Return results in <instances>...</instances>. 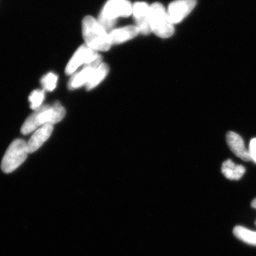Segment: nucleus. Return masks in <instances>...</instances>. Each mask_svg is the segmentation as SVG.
Returning a JSON list of instances; mask_svg holds the SVG:
<instances>
[{
    "instance_id": "obj_1",
    "label": "nucleus",
    "mask_w": 256,
    "mask_h": 256,
    "mask_svg": "<svg viewBox=\"0 0 256 256\" xmlns=\"http://www.w3.org/2000/svg\"><path fill=\"white\" fill-rule=\"evenodd\" d=\"M66 114L65 108L60 102H56L52 106H42L25 121L22 128V133L26 136L42 126L58 124L63 120Z\"/></svg>"
},
{
    "instance_id": "obj_2",
    "label": "nucleus",
    "mask_w": 256,
    "mask_h": 256,
    "mask_svg": "<svg viewBox=\"0 0 256 256\" xmlns=\"http://www.w3.org/2000/svg\"><path fill=\"white\" fill-rule=\"evenodd\" d=\"M82 36L86 45L96 52H108L112 44L110 34L92 16H86L82 24Z\"/></svg>"
},
{
    "instance_id": "obj_3",
    "label": "nucleus",
    "mask_w": 256,
    "mask_h": 256,
    "mask_svg": "<svg viewBox=\"0 0 256 256\" xmlns=\"http://www.w3.org/2000/svg\"><path fill=\"white\" fill-rule=\"evenodd\" d=\"M132 6L128 0H108L99 16V24L110 33L119 18H128L132 14Z\"/></svg>"
},
{
    "instance_id": "obj_4",
    "label": "nucleus",
    "mask_w": 256,
    "mask_h": 256,
    "mask_svg": "<svg viewBox=\"0 0 256 256\" xmlns=\"http://www.w3.org/2000/svg\"><path fill=\"white\" fill-rule=\"evenodd\" d=\"M150 23L152 32H154L160 38H168L174 34V24L168 12L160 3H154L150 6Z\"/></svg>"
},
{
    "instance_id": "obj_5",
    "label": "nucleus",
    "mask_w": 256,
    "mask_h": 256,
    "mask_svg": "<svg viewBox=\"0 0 256 256\" xmlns=\"http://www.w3.org/2000/svg\"><path fill=\"white\" fill-rule=\"evenodd\" d=\"M28 154V142L23 140H16L5 153L2 162V170L6 174L13 172L26 161Z\"/></svg>"
},
{
    "instance_id": "obj_6",
    "label": "nucleus",
    "mask_w": 256,
    "mask_h": 256,
    "mask_svg": "<svg viewBox=\"0 0 256 256\" xmlns=\"http://www.w3.org/2000/svg\"><path fill=\"white\" fill-rule=\"evenodd\" d=\"M99 56L97 52L89 48L87 45L80 46L69 62L66 68V74L72 75L78 70L79 67L92 63L97 60Z\"/></svg>"
},
{
    "instance_id": "obj_7",
    "label": "nucleus",
    "mask_w": 256,
    "mask_h": 256,
    "mask_svg": "<svg viewBox=\"0 0 256 256\" xmlns=\"http://www.w3.org/2000/svg\"><path fill=\"white\" fill-rule=\"evenodd\" d=\"M102 56H99L97 60L86 65L79 73L74 74L68 82V88L70 90H75V89H78L84 86H86L88 82H90L96 69L102 64Z\"/></svg>"
},
{
    "instance_id": "obj_8",
    "label": "nucleus",
    "mask_w": 256,
    "mask_h": 256,
    "mask_svg": "<svg viewBox=\"0 0 256 256\" xmlns=\"http://www.w3.org/2000/svg\"><path fill=\"white\" fill-rule=\"evenodd\" d=\"M196 5V0H176L170 4L168 14L174 24L183 21Z\"/></svg>"
},
{
    "instance_id": "obj_9",
    "label": "nucleus",
    "mask_w": 256,
    "mask_h": 256,
    "mask_svg": "<svg viewBox=\"0 0 256 256\" xmlns=\"http://www.w3.org/2000/svg\"><path fill=\"white\" fill-rule=\"evenodd\" d=\"M150 6L146 2L136 3L132 6V14L136 21V26L139 30L140 34L148 35L152 32L150 23Z\"/></svg>"
},
{
    "instance_id": "obj_10",
    "label": "nucleus",
    "mask_w": 256,
    "mask_h": 256,
    "mask_svg": "<svg viewBox=\"0 0 256 256\" xmlns=\"http://www.w3.org/2000/svg\"><path fill=\"white\" fill-rule=\"evenodd\" d=\"M226 140L230 150L236 156L245 162L252 161L250 152L246 148L244 140L239 134L229 132L226 136Z\"/></svg>"
},
{
    "instance_id": "obj_11",
    "label": "nucleus",
    "mask_w": 256,
    "mask_h": 256,
    "mask_svg": "<svg viewBox=\"0 0 256 256\" xmlns=\"http://www.w3.org/2000/svg\"><path fill=\"white\" fill-rule=\"evenodd\" d=\"M54 131V126L46 124L38 128L28 142V148L30 154L35 152L43 146V144L50 139Z\"/></svg>"
},
{
    "instance_id": "obj_12",
    "label": "nucleus",
    "mask_w": 256,
    "mask_h": 256,
    "mask_svg": "<svg viewBox=\"0 0 256 256\" xmlns=\"http://www.w3.org/2000/svg\"><path fill=\"white\" fill-rule=\"evenodd\" d=\"M109 34L112 44H120L136 38L139 34L140 31L136 26H128L114 30Z\"/></svg>"
},
{
    "instance_id": "obj_13",
    "label": "nucleus",
    "mask_w": 256,
    "mask_h": 256,
    "mask_svg": "<svg viewBox=\"0 0 256 256\" xmlns=\"http://www.w3.org/2000/svg\"><path fill=\"white\" fill-rule=\"evenodd\" d=\"M222 173L225 178L232 181H238L246 173V168L242 165H237L228 160L222 166Z\"/></svg>"
},
{
    "instance_id": "obj_14",
    "label": "nucleus",
    "mask_w": 256,
    "mask_h": 256,
    "mask_svg": "<svg viewBox=\"0 0 256 256\" xmlns=\"http://www.w3.org/2000/svg\"><path fill=\"white\" fill-rule=\"evenodd\" d=\"M109 70H110V68H109L107 64L104 63L101 64L100 66L96 69V72H94L90 82H88L86 85L87 90H92L97 87L108 75Z\"/></svg>"
},
{
    "instance_id": "obj_15",
    "label": "nucleus",
    "mask_w": 256,
    "mask_h": 256,
    "mask_svg": "<svg viewBox=\"0 0 256 256\" xmlns=\"http://www.w3.org/2000/svg\"><path fill=\"white\" fill-rule=\"evenodd\" d=\"M235 236L249 245L256 246V232L242 226H236L234 230Z\"/></svg>"
},
{
    "instance_id": "obj_16",
    "label": "nucleus",
    "mask_w": 256,
    "mask_h": 256,
    "mask_svg": "<svg viewBox=\"0 0 256 256\" xmlns=\"http://www.w3.org/2000/svg\"><path fill=\"white\" fill-rule=\"evenodd\" d=\"M44 99V90H36L32 92L30 98H28V100H30V104H31V108L36 110L41 108Z\"/></svg>"
},
{
    "instance_id": "obj_17",
    "label": "nucleus",
    "mask_w": 256,
    "mask_h": 256,
    "mask_svg": "<svg viewBox=\"0 0 256 256\" xmlns=\"http://www.w3.org/2000/svg\"><path fill=\"white\" fill-rule=\"evenodd\" d=\"M42 84L45 92H52L56 88L58 76L55 74L50 73L42 79Z\"/></svg>"
},
{
    "instance_id": "obj_18",
    "label": "nucleus",
    "mask_w": 256,
    "mask_h": 256,
    "mask_svg": "<svg viewBox=\"0 0 256 256\" xmlns=\"http://www.w3.org/2000/svg\"><path fill=\"white\" fill-rule=\"evenodd\" d=\"M249 152H250L252 161L256 164V138H254V139L250 141Z\"/></svg>"
},
{
    "instance_id": "obj_19",
    "label": "nucleus",
    "mask_w": 256,
    "mask_h": 256,
    "mask_svg": "<svg viewBox=\"0 0 256 256\" xmlns=\"http://www.w3.org/2000/svg\"><path fill=\"white\" fill-rule=\"evenodd\" d=\"M252 207L256 210V198H255V200H254L252 202Z\"/></svg>"
}]
</instances>
